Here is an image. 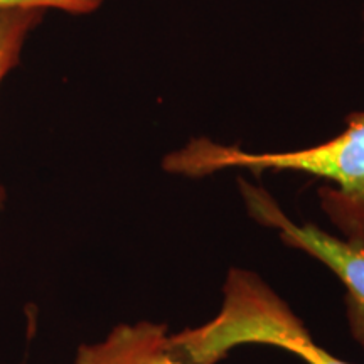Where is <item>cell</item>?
Returning a JSON list of instances; mask_svg holds the SVG:
<instances>
[{
    "mask_svg": "<svg viewBox=\"0 0 364 364\" xmlns=\"http://www.w3.org/2000/svg\"><path fill=\"white\" fill-rule=\"evenodd\" d=\"M250 215L279 233L287 247L326 265L346 289V317L353 339L364 349V243L326 233L316 225H297L262 188L240 181Z\"/></svg>",
    "mask_w": 364,
    "mask_h": 364,
    "instance_id": "cell-3",
    "label": "cell"
},
{
    "mask_svg": "<svg viewBox=\"0 0 364 364\" xmlns=\"http://www.w3.org/2000/svg\"><path fill=\"white\" fill-rule=\"evenodd\" d=\"M44 12L41 9H0V85L19 65L27 36L41 24ZM6 203L7 193L4 186H0V218Z\"/></svg>",
    "mask_w": 364,
    "mask_h": 364,
    "instance_id": "cell-5",
    "label": "cell"
},
{
    "mask_svg": "<svg viewBox=\"0 0 364 364\" xmlns=\"http://www.w3.org/2000/svg\"><path fill=\"white\" fill-rule=\"evenodd\" d=\"M162 169L182 177H206L226 169L253 172H302L338 186L329 191L339 201L327 203L339 223L354 230L351 240L364 243V112L351 113L348 127L334 139L289 152H247L213 142L206 136L189 140L162 161Z\"/></svg>",
    "mask_w": 364,
    "mask_h": 364,
    "instance_id": "cell-1",
    "label": "cell"
},
{
    "mask_svg": "<svg viewBox=\"0 0 364 364\" xmlns=\"http://www.w3.org/2000/svg\"><path fill=\"white\" fill-rule=\"evenodd\" d=\"M363 22H364V12H363Z\"/></svg>",
    "mask_w": 364,
    "mask_h": 364,
    "instance_id": "cell-7",
    "label": "cell"
},
{
    "mask_svg": "<svg viewBox=\"0 0 364 364\" xmlns=\"http://www.w3.org/2000/svg\"><path fill=\"white\" fill-rule=\"evenodd\" d=\"M186 364H218L243 344H265L306 364H351L317 344L304 321L258 273L233 267L223 284L220 312L208 322L171 334Z\"/></svg>",
    "mask_w": 364,
    "mask_h": 364,
    "instance_id": "cell-2",
    "label": "cell"
},
{
    "mask_svg": "<svg viewBox=\"0 0 364 364\" xmlns=\"http://www.w3.org/2000/svg\"><path fill=\"white\" fill-rule=\"evenodd\" d=\"M75 364H186L171 344L167 324L152 321L118 324L97 343L81 344Z\"/></svg>",
    "mask_w": 364,
    "mask_h": 364,
    "instance_id": "cell-4",
    "label": "cell"
},
{
    "mask_svg": "<svg viewBox=\"0 0 364 364\" xmlns=\"http://www.w3.org/2000/svg\"><path fill=\"white\" fill-rule=\"evenodd\" d=\"M103 0H0V9H56L68 14H91Z\"/></svg>",
    "mask_w": 364,
    "mask_h": 364,
    "instance_id": "cell-6",
    "label": "cell"
}]
</instances>
